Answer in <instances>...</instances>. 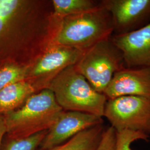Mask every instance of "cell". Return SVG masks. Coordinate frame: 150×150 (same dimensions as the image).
Wrapping results in <instances>:
<instances>
[{
	"instance_id": "cell-1",
	"label": "cell",
	"mask_w": 150,
	"mask_h": 150,
	"mask_svg": "<svg viewBox=\"0 0 150 150\" xmlns=\"http://www.w3.org/2000/svg\"><path fill=\"white\" fill-rule=\"evenodd\" d=\"M63 111L53 92L43 88L30 97L21 107L3 115L7 129L6 136L22 139L48 131Z\"/></svg>"
},
{
	"instance_id": "cell-2",
	"label": "cell",
	"mask_w": 150,
	"mask_h": 150,
	"mask_svg": "<svg viewBox=\"0 0 150 150\" xmlns=\"http://www.w3.org/2000/svg\"><path fill=\"white\" fill-rule=\"evenodd\" d=\"M64 111L86 113L103 117L107 99L96 91L76 68L75 64L61 71L47 87Z\"/></svg>"
},
{
	"instance_id": "cell-3",
	"label": "cell",
	"mask_w": 150,
	"mask_h": 150,
	"mask_svg": "<svg viewBox=\"0 0 150 150\" xmlns=\"http://www.w3.org/2000/svg\"><path fill=\"white\" fill-rule=\"evenodd\" d=\"M112 34L111 17L100 3L91 11L64 17L54 43L85 51Z\"/></svg>"
},
{
	"instance_id": "cell-4",
	"label": "cell",
	"mask_w": 150,
	"mask_h": 150,
	"mask_svg": "<svg viewBox=\"0 0 150 150\" xmlns=\"http://www.w3.org/2000/svg\"><path fill=\"white\" fill-rule=\"evenodd\" d=\"M75 66L92 87L101 93L114 74L126 67L122 54L113 43L111 37L87 49Z\"/></svg>"
},
{
	"instance_id": "cell-5",
	"label": "cell",
	"mask_w": 150,
	"mask_h": 150,
	"mask_svg": "<svg viewBox=\"0 0 150 150\" xmlns=\"http://www.w3.org/2000/svg\"><path fill=\"white\" fill-rule=\"evenodd\" d=\"M103 117L117 132L129 130L150 137V98L125 96L107 100Z\"/></svg>"
},
{
	"instance_id": "cell-6",
	"label": "cell",
	"mask_w": 150,
	"mask_h": 150,
	"mask_svg": "<svg viewBox=\"0 0 150 150\" xmlns=\"http://www.w3.org/2000/svg\"><path fill=\"white\" fill-rule=\"evenodd\" d=\"M101 4L111 17L113 35L136 31L150 23V0H105Z\"/></svg>"
},
{
	"instance_id": "cell-7",
	"label": "cell",
	"mask_w": 150,
	"mask_h": 150,
	"mask_svg": "<svg viewBox=\"0 0 150 150\" xmlns=\"http://www.w3.org/2000/svg\"><path fill=\"white\" fill-rule=\"evenodd\" d=\"M84 52L77 48L55 45L30 69L27 80L31 82L38 91H40L41 87H47L61 71L76 64Z\"/></svg>"
},
{
	"instance_id": "cell-8",
	"label": "cell",
	"mask_w": 150,
	"mask_h": 150,
	"mask_svg": "<svg viewBox=\"0 0 150 150\" xmlns=\"http://www.w3.org/2000/svg\"><path fill=\"white\" fill-rule=\"evenodd\" d=\"M102 123V117L86 113L64 110L47 131L39 147L48 149L62 145L81 131Z\"/></svg>"
},
{
	"instance_id": "cell-9",
	"label": "cell",
	"mask_w": 150,
	"mask_h": 150,
	"mask_svg": "<svg viewBox=\"0 0 150 150\" xmlns=\"http://www.w3.org/2000/svg\"><path fill=\"white\" fill-rule=\"evenodd\" d=\"M103 94L107 100L125 96L150 98V68L125 67L118 71Z\"/></svg>"
},
{
	"instance_id": "cell-10",
	"label": "cell",
	"mask_w": 150,
	"mask_h": 150,
	"mask_svg": "<svg viewBox=\"0 0 150 150\" xmlns=\"http://www.w3.org/2000/svg\"><path fill=\"white\" fill-rule=\"evenodd\" d=\"M111 39L122 54L126 67L150 68V23L136 31L113 35Z\"/></svg>"
},
{
	"instance_id": "cell-11",
	"label": "cell",
	"mask_w": 150,
	"mask_h": 150,
	"mask_svg": "<svg viewBox=\"0 0 150 150\" xmlns=\"http://www.w3.org/2000/svg\"><path fill=\"white\" fill-rule=\"evenodd\" d=\"M36 87L27 80L11 84L0 90V114L5 115L23 106L36 93Z\"/></svg>"
},
{
	"instance_id": "cell-12",
	"label": "cell",
	"mask_w": 150,
	"mask_h": 150,
	"mask_svg": "<svg viewBox=\"0 0 150 150\" xmlns=\"http://www.w3.org/2000/svg\"><path fill=\"white\" fill-rule=\"evenodd\" d=\"M105 129L103 123H100L81 131L62 145L37 150H96Z\"/></svg>"
},
{
	"instance_id": "cell-13",
	"label": "cell",
	"mask_w": 150,
	"mask_h": 150,
	"mask_svg": "<svg viewBox=\"0 0 150 150\" xmlns=\"http://www.w3.org/2000/svg\"><path fill=\"white\" fill-rule=\"evenodd\" d=\"M52 3L54 14L64 18L91 11L99 5L91 0H54Z\"/></svg>"
},
{
	"instance_id": "cell-14",
	"label": "cell",
	"mask_w": 150,
	"mask_h": 150,
	"mask_svg": "<svg viewBox=\"0 0 150 150\" xmlns=\"http://www.w3.org/2000/svg\"><path fill=\"white\" fill-rule=\"evenodd\" d=\"M47 132L42 131L22 139H11L5 135L0 150H37Z\"/></svg>"
},
{
	"instance_id": "cell-15",
	"label": "cell",
	"mask_w": 150,
	"mask_h": 150,
	"mask_svg": "<svg viewBox=\"0 0 150 150\" xmlns=\"http://www.w3.org/2000/svg\"><path fill=\"white\" fill-rule=\"evenodd\" d=\"M30 69L8 65L0 70V90L14 83L27 80Z\"/></svg>"
},
{
	"instance_id": "cell-16",
	"label": "cell",
	"mask_w": 150,
	"mask_h": 150,
	"mask_svg": "<svg viewBox=\"0 0 150 150\" xmlns=\"http://www.w3.org/2000/svg\"><path fill=\"white\" fill-rule=\"evenodd\" d=\"M117 132V144L116 150H134L131 145L136 141H147L150 137L139 132L123 130Z\"/></svg>"
},
{
	"instance_id": "cell-17",
	"label": "cell",
	"mask_w": 150,
	"mask_h": 150,
	"mask_svg": "<svg viewBox=\"0 0 150 150\" xmlns=\"http://www.w3.org/2000/svg\"><path fill=\"white\" fill-rule=\"evenodd\" d=\"M20 2L17 0H0V32L16 13Z\"/></svg>"
},
{
	"instance_id": "cell-18",
	"label": "cell",
	"mask_w": 150,
	"mask_h": 150,
	"mask_svg": "<svg viewBox=\"0 0 150 150\" xmlns=\"http://www.w3.org/2000/svg\"><path fill=\"white\" fill-rule=\"evenodd\" d=\"M117 132L112 126L106 127L102 139L96 150H116Z\"/></svg>"
},
{
	"instance_id": "cell-19",
	"label": "cell",
	"mask_w": 150,
	"mask_h": 150,
	"mask_svg": "<svg viewBox=\"0 0 150 150\" xmlns=\"http://www.w3.org/2000/svg\"><path fill=\"white\" fill-rule=\"evenodd\" d=\"M7 132L5 118L3 115L0 114V149L1 146Z\"/></svg>"
}]
</instances>
